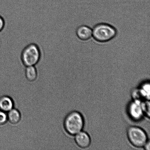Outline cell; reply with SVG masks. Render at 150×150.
<instances>
[{"label":"cell","mask_w":150,"mask_h":150,"mask_svg":"<svg viewBox=\"0 0 150 150\" xmlns=\"http://www.w3.org/2000/svg\"><path fill=\"white\" fill-rule=\"evenodd\" d=\"M76 34L77 37L81 40L86 41L92 37V30L89 26L82 25L77 28Z\"/></svg>","instance_id":"8992f818"},{"label":"cell","mask_w":150,"mask_h":150,"mask_svg":"<svg viewBox=\"0 0 150 150\" xmlns=\"http://www.w3.org/2000/svg\"><path fill=\"white\" fill-rule=\"evenodd\" d=\"M140 95L144 98L149 99L150 86L149 83H146L141 88L140 91Z\"/></svg>","instance_id":"8fae6325"},{"label":"cell","mask_w":150,"mask_h":150,"mask_svg":"<svg viewBox=\"0 0 150 150\" xmlns=\"http://www.w3.org/2000/svg\"><path fill=\"white\" fill-rule=\"evenodd\" d=\"M42 52L37 44L30 43L26 45L21 53L20 59L25 67L35 66L40 61Z\"/></svg>","instance_id":"6da1fadb"},{"label":"cell","mask_w":150,"mask_h":150,"mask_svg":"<svg viewBox=\"0 0 150 150\" xmlns=\"http://www.w3.org/2000/svg\"><path fill=\"white\" fill-rule=\"evenodd\" d=\"M75 141L78 146L85 148L88 147L91 144V138L86 132H80L76 134Z\"/></svg>","instance_id":"52a82bcc"},{"label":"cell","mask_w":150,"mask_h":150,"mask_svg":"<svg viewBox=\"0 0 150 150\" xmlns=\"http://www.w3.org/2000/svg\"><path fill=\"white\" fill-rule=\"evenodd\" d=\"M117 35V31L114 26L108 23H98L93 27L92 36L97 42H105L112 40Z\"/></svg>","instance_id":"7a4b0ae2"},{"label":"cell","mask_w":150,"mask_h":150,"mask_svg":"<svg viewBox=\"0 0 150 150\" xmlns=\"http://www.w3.org/2000/svg\"><path fill=\"white\" fill-rule=\"evenodd\" d=\"M149 142H147V143L145 144V145H144V146L145 148V149L146 150H150V146H149Z\"/></svg>","instance_id":"5bb4252c"},{"label":"cell","mask_w":150,"mask_h":150,"mask_svg":"<svg viewBox=\"0 0 150 150\" xmlns=\"http://www.w3.org/2000/svg\"><path fill=\"white\" fill-rule=\"evenodd\" d=\"M14 102L12 99L7 96L0 98V110L8 112L14 107Z\"/></svg>","instance_id":"ba28073f"},{"label":"cell","mask_w":150,"mask_h":150,"mask_svg":"<svg viewBox=\"0 0 150 150\" xmlns=\"http://www.w3.org/2000/svg\"><path fill=\"white\" fill-rule=\"evenodd\" d=\"M84 125V120L81 114L78 112L69 113L66 117L64 122L65 130L69 134L75 135L81 131Z\"/></svg>","instance_id":"3957f363"},{"label":"cell","mask_w":150,"mask_h":150,"mask_svg":"<svg viewBox=\"0 0 150 150\" xmlns=\"http://www.w3.org/2000/svg\"><path fill=\"white\" fill-rule=\"evenodd\" d=\"M5 25V20L2 16L0 15V33L4 30Z\"/></svg>","instance_id":"4fadbf2b"},{"label":"cell","mask_w":150,"mask_h":150,"mask_svg":"<svg viewBox=\"0 0 150 150\" xmlns=\"http://www.w3.org/2000/svg\"><path fill=\"white\" fill-rule=\"evenodd\" d=\"M129 110L131 117L136 120L142 117L144 112L142 104L139 100L132 102L129 107Z\"/></svg>","instance_id":"5b68a950"},{"label":"cell","mask_w":150,"mask_h":150,"mask_svg":"<svg viewBox=\"0 0 150 150\" xmlns=\"http://www.w3.org/2000/svg\"><path fill=\"white\" fill-rule=\"evenodd\" d=\"M7 120V115L6 112L0 110V125L5 124Z\"/></svg>","instance_id":"7c38bea8"},{"label":"cell","mask_w":150,"mask_h":150,"mask_svg":"<svg viewBox=\"0 0 150 150\" xmlns=\"http://www.w3.org/2000/svg\"><path fill=\"white\" fill-rule=\"evenodd\" d=\"M129 141L134 146L137 147L144 146L147 142V136L144 131L137 127L129 128L127 131Z\"/></svg>","instance_id":"277c9868"},{"label":"cell","mask_w":150,"mask_h":150,"mask_svg":"<svg viewBox=\"0 0 150 150\" xmlns=\"http://www.w3.org/2000/svg\"><path fill=\"white\" fill-rule=\"evenodd\" d=\"M25 75L26 79L29 81H35L37 78L38 71L35 66L26 67L25 69Z\"/></svg>","instance_id":"30bf717a"},{"label":"cell","mask_w":150,"mask_h":150,"mask_svg":"<svg viewBox=\"0 0 150 150\" xmlns=\"http://www.w3.org/2000/svg\"><path fill=\"white\" fill-rule=\"evenodd\" d=\"M7 119L12 124H17L21 120V114L18 110L13 108L9 111L7 114Z\"/></svg>","instance_id":"9c48e42d"}]
</instances>
